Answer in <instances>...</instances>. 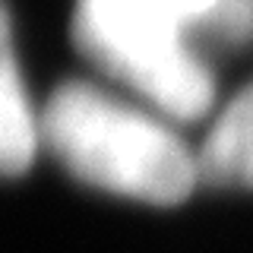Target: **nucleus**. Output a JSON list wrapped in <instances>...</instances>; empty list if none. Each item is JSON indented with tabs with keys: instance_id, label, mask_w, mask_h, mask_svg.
Here are the masks:
<instances>
[{
	"instance_id": "1",
	"label": "nucleus",
	"mask_w": 253,
	"mask_h": 253,
	"mask_svg": "<svg viewBox=\"0 0 253 253\" xmlns=\"http://www.w3.org/2000/svg\"><path fill=\"white\" fill-rule=\"evenodd\" d=\"M42 146L83 184L126 200L177 206L200 184L196 152L152 114L92 83H63L42 108Z\"/></svg>"
},
{
	"instance_id": "2",
	"label": "nucleus",
	"mask_w": 253,
	"mask_h": 253,
	"mask_svg": "<svg viewBox=\"0 0 253 253\" xmlns=\"http://www.w3.org/2000/svg\"><path fill=\"white\" fill-rule=\"evenodd\" d=\"M221 0H76L73 42L85 60L155 114L193 124L215 101V76L193 38Z\"/></svg>"
},
{
	"instance_id": "3",
	"label": "nucleus",
	"mask_w": 253,
	"mask_h": 253,
	"mask_svg": "<svg viewBox=\"0 0 253 253\" xmlns=\"http://www.w3.org/2000/svg\"><path fill=\"white\" fill-rule=\"evenodd\" d=\"M42 117L32 111L13 44L10 13L0 3V177H16L35 162Z\"/></svg>"
},
{
	"instance_id": "4",
	"label": "nucleus",
	"mask_w": 253,
	"mask_h": 253,
	"mask_svg": "<svg viewBox=\"0 0 253 253\" xmlns=\"http://www.w3.org/2000/svg\"><path fill=\"white\" fill-rule=\"evenodd\" d=\"M200 184L253 190V83L241 89L196 149Z\"/></svg>"
},
{
	"instance_id": "5",
	"label": "nucleus",
	"mask_w": 253,
	"mask_h": 253,
	"mask_svg": "<svg viewBox=\"0 0 253 253\" xmlns=\"http://www.w3.org/2000/svg\"><path fill=\"white\" fill-rule=\"evenodd\" d=\"M206 38L221 47L253 42V0H221L206 29Z\"/></svg>"
}]
</instances>
